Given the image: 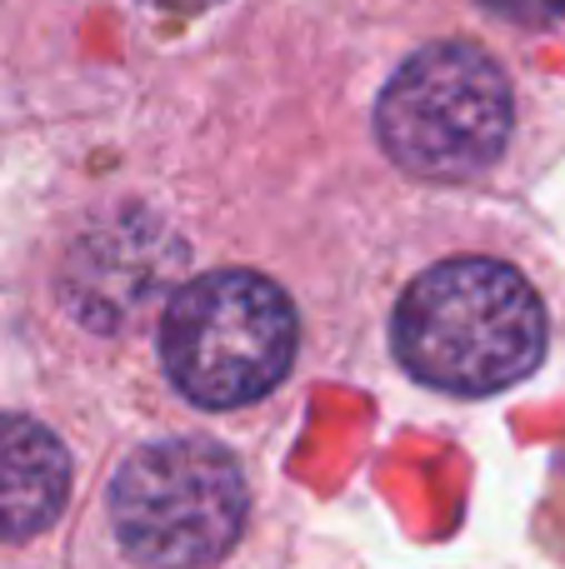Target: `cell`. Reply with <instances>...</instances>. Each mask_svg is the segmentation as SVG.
I'll list each match as a JSON object with an SVG mask.
<instances>
[{
  "label": "cell",
  "mask_w": 565,
  "mask_h": 569,
  "mask_svg": "<svg viewBox=\"0 0 565 569\" xmlns=\"http://www.w3.org/2000/svg\"><path fill=\"white\" fill-rule=\"evenodd\" d=\"M546 310L500 260H446L396 310V355L416 380L450 395H490L536 370Z\"/></svg>",
  "instance_id": "1"
},
{
  "label": "cell",
  "mask_w": 565,
  "mask_h": 569,
  "mask_svg": "<svg viewBox=\"0 0 565 569\" xmlns=\"http://www.w3.org/2000/svg\"><path fill=\"white\" fill-rule=\"evenodd\" d=\"M166 370L196 405L230 410L276 390L296 355V310L266 276L220 270L170 300L160 320Z\"/></svg>",
  "instance_id": "2"
},
{
  "label": "cell",
  "mask_w": 565,
  "mask_h": 569,
  "mask_svg": "<svg viewBox=\"0 0 565 569\" xmlns=\"http://www.w3.org/2000/svg\"><path fill=\"white\" fill-rule=\"evenodd\" d=\"M380 146L426 180H470L506 150L511 86L476 46H426L396 70L376 110Z\"/></svg>",
  "instance_id": "3"
},
{
  "label": "cell",
  "mask_w": 565,
  "mask_h": 569,
  "mask_svg": "<svg viewBox=\"0 0 565 569\" xmlns=\"http://www.w3.org/2000/svg\"><path fill=\"white\" fill-rule=\"evenodd\" d=\"M110 515L140 565L200 569L236 545L246 520V480L220 445L160 440L120 465Z\"/></svg>",
  "instance_id": "4"
},
{
  "label": "cell",
  "mask_w": 565,
  "mask_h": 569,
  "mask_svg": "<svg viewBox=\"0 0 565 569\" xmlns=\"http://www.w3.org/2000/svg\"><path fill=\"white\" fill-rule=\"evenodd\" d=\"M70 495V455L46 425L0 415V540L40 535Z\"/></svg>",
  "instance_id": "5"
},
{
  "label": "cell",
  "mask_w": 565,
  "mask_h": 569,
  "mask_svg": "<svg viewBox=\"0 0 565 569\" xmlns=\"http://www.w3.org/2000/svg\"><path fill=\"white\" fill-rule=\"evenodd\" d=\"M480 6H490L496 16H506V20H526V26H541V20L565 16V0H480Z\"/></svg>",
  "instance_id": "6"
},
{
  "label": "cell",
  "mask_w": 565,
  "mask_h": 569,
  "mask_svg": "<svg viewBox=\"0 0 565 569\" xmlns=\"http://www.w3.org/2000/svg\"><path fill=\"white\" fill-rule=\"evenodd\" d=\"M146 6H160V10H200V6H216V0H146Z\"/></svg>",
  "instance_id": "7"
}]
</instances>
